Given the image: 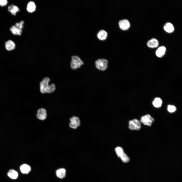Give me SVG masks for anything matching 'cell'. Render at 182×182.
I'll return each instance as SVG.
<instances>
[{
    "label": "cell",
    "mask_w": 182,
    "mask_h": 182,
    "mask_svg": "<svg viewBox=\"0 0 182 182\" xmlns=\"http://www.w3.org/2000/svg\"><path fill=\"white\" fill-rule=\"evenodd\" d=\"M57 177L60 178H63L65 176L66 170L64 168L59 169L56 171Z\"/></svg>",
    "instance_id": "20"
},
{
    "label": "cell",
    "mask_w": 182,
    "mask_h": 182,
    "mask_svg": "<svg viewBox=\"0 0 182 182\" xmlns=\"http://www.w3.org/2000/svg\"><path fill=\"white\" fill-rule=\"evenodd\" d=\"M154 121V119L148 114L142 116L140 119L141 122L144 125L149 126L152 125Z\"/></svg>",
    "instance_id": "7"
},
{
    "label": "cell",
    "mask_w": 182,
    "mask_h": 182,
    "mask_svg": "<svg viewBox=\"0 0 182 182\" xmlns=\"http://www.w3.org/2000/svg\"><path fill=\"white\" fill-rule=\"evenodd\" d=\"M141 127L140 121L137 119H133L129 122L128 128L131 130H138L140 129Z\"/></svg>",
    "instance_id": "6"
},
{
    "label": "cell",
    "mask_w": 182,
    "mask_h": 182,
    "mask_svg": "<svg viewBox=\"0 0 182 182\" xmlns=\"http://www.w3.org/2000/svg\"><path fill=\"white\" fill-rule=\"evenodd\" d=\"M162 104V100L159 97L155 98L152 102V104L153 106L156 108H158L161 107Z\"/></svg>",
    "instance_id": "18"
},
{
    "label": "cell",
    "mask_w": 182,
    "mask_h": 182,
    "mask_svg": "<svg viewBox=\"0 0 182 182\" xmlns=\"http://www.w3.org/2000/svg\"><path fill=\"white\" fill-rule=\"evenodd\" d=\"M115 150L118 157L121 158L123 162L127 163L129 161V158L124 153L122 147L118 146L115 148Z\"/></svg>",
    "instance_id": "3"
},
{
    "label": "cell",
    "mask_w": 182,
    "mask_h": 182,
    "mask_svg": "<svg viewBox=\"0 0 182 182\" xmlns=\"http://www.w3.org/2000/svg\"><path fill=\"white\" fill-rule=\"evenodd\" d=\"M164 30L169 33L172 32L174 30V28L173 25L170 22H167L164 27Z\"/></svg>",
    "instance_id": "17"
},
{
    "label": "cell",
    "mask_w": 182,
    "mask_h": 182,
    "mask_svg": "<svg viewBox=\"0 0 182 182\" xmlns=\"http://www.w3.org/2000/svg\"><path fill=\"white\" fill-rule=\"evenodd\" d=\"M55 89V86L54 84H52L50 85L49 87L48 93H51L54 92Z\"/></svg>",
    "instance_id": "23"
},
{
    "label": "cell",
    "mask_w": 182,
    "mask_h": 182,
    "mask_svg": "<svg viewBox=\"0 0 182 182\" xmlns=\"http://www.w3.org/2000/svg\"><path fill=\"white\" fill-rule=\"evenodd\" d=\"M8 3L7 0H0V6L4 7L6 6Z\"/></svg>",
    "instance_id": "24"
},
{
    "label": "cell",
    "mask_w": 182,
    "mask_h": 182,
    "mask_svg": "<svg viewBox=\"0 0 182 182\" xmlns=\"http://www.w3.org/2000/svg\"><path fill=\"white\" fill-rule=\"evenodd\" d=\"M83 64V61L78 56L74 55L72 56L71 67L73 70H75L80 67Z\"/></svg>",
    "instance_id": "2"
},
{
    "label": "cell",
    "mask_w": 182,
    "mask_h": 182,
    "mask_svg": "<svg viewBox=\"0 0 182 182\" xmlns=\"http://www.w3.org/2000/svg\"><path fill=\"white\" fill-rule=\"evenodd\" d=\"M7 175L10 178L15 179L18 177V174L17 172L14 170H11L8 172Z\"/></svg>",
    "instance_id": "21"
},
{
    "label": "cell",
    "mask_w": 182,
    "mask_h": 182,
    "mask_svg": "<svg viewBox=\"0 0 182 182\" xmlns=\"http://www.w3.org/2000/svg\"><path fill=\"white\" fill-rule=\"evenodd\" d=\"M8 10L14 16H16L17 13L20 11L18 7L16 5H11L9 6L8 7Z\"/></svg>",
    "instance_id": "12"
},
{
    "label": "cell",
    "mask_w": 182,
    "mask_h": 182,
    "mask_svg": "<svg viewBox=\"0 0 182 182\" xmlns=\"http://www.w3.org/2000/svg\"><path fill=\"white\" fill-rule=\"evenodd\" d=\"M50 81V79L49 78L45 77L40 82V89L41 93H48L50 86L49 84Z\"/></svg>",
    "instance_id": "5"
},
{
    "label": "cell",
    "mask_w": 182,
    "mask_h": 182,
    "mask_svg": "<svg viewBox=\"0 0 182 182\" xmlns=\"http://www.w3.org/2000/svg\"><path fill=\"white\" fill-rule=\"evenodd\" d=\"M147 44L150 48H155L158 46L159 42L157 39L153 38L148 41L147 42Z\"/></svg>",
    "instance_id": "16"
},
{
    "label": "cell",
    "mask_w": 182,
    "mask_h": 182,
    "mask_svg": "<svg viewBox=\"0 0 182 182\" xmlns=\"http://www.w3.org/2000/svg\"><path fill=\"white\" fill-rule=\"evenodd\" d=\"M36 115L38 119L44 120L46 119L47 117L46 110L43 108H39L37 110Z\"/></svg>",
    "instance_id": "9"
},
{
    "label": "cell",
    "mask_w": 182,
    "mask_h": 182,
    "mask_svg": "<svg viewBox=\"0 0 182 182\" xmlns=\"http://www.w3.org/2000/svg\"><path fill=\"white\" fill-rule=\"evenodd\" d=\"M24 24V22L23 20L16 22L10 28V31L14 35L20 36L22 33Z\"/></svg>",
    "instance_id": "1"
},
{
    "label": "cell",
    "mask_w": 182,
    "mask_h": 182,
    "mask_svg": "<svg viewBox=\"0 0 182 182\" xmlns=\"http://www.w3.org/2000/svg\"><path fill=\"white\" fill-rule=\"evenodd\" d=\"M20 169L21 172L24 174L28 173L31 170V167L28 165L24 164L20 167Z\"/></svg>",
    "instance_id": "19"
},
{
    "label": "cell",
    "mask_w": 182,
    "mask_h": 182,
    "mask_svg": "<svg viewBox=\"0 0 182 182\" xmlns=\"http://www.w3.org/2000/svg\"><path fill=\"white\" fill-rule=\"evenodd\" d=\"M108 35L107 32L103 29L100 30L97 34V37L100 40H104L107 38Z\"/></svg>",
    "instance_id": "13"
},
{
    "label": "cell",
    "mask_w": 182,
    "mask_h": 182,
    "mask_svg": "<svg viewBox=\"0 0 182 182\" xmlns=\"http://www.w3.org/2000/svg\"><path fill=\"white\" fill-rule=\"evenodd\" d=\"M70 122L69 124L70 127L74 129L77 128L80 125V123L79 118L75 116H73L70 119Z\"/></svg>",
    "instance_id": "8"
},
{
    "label": "cell",
    "mask_w": 182,
    "mask_h": 182,
    "mask_svg": "<svg viewBox=\"0 0 182 182\" xmlns=\"http://www.w3.org/2000/svg\"><path fill=\"white\" fill-rule=\"evenodd\" d=\"M108 61L104 59H99L95 62L96 67L102 71L105 70L107 67Z\"/></svg>",
    "instance_id": "4"
},
{
    "label": "cell",
    "mask_w": 182,
    "mask_h": 182,
    "mask_svg": "<svg viewBox=\"0 0 182 182\" xmlns=\"http://www.w3.org/2000/svg\"><path fill=\"white\" fill-rule=\"evenodd\" d=\"M176 107L173 105H169L167 106V110L169 112H174L176 111Z\"/></svg>",
    "instance_id": "22"
},
{
    "label": "cell",
    "mask_w": 182,
    "mask_h": 182,
    "mask_svg": "<svg viewBox=\"0 0 182 182\" xmlns=\"http://www.w3.org/2000/svg\"><path fill=\"white\" fill-rule=\"evenodd\" d=\"M166 51V47L164 46H161L159 47L156 50L155 54L157 57H162L165 55Z\"/></svg>",
    "instance_id": "14"
},
{
    "label": "cell",
    "mask_w": 182,
    "mask_h": 182,
    "mask_svg": "<svg viewBox=\"0 0 182 182\" xmlns=\"http://www.w3.org/2000/svg\"><path fill=\"white\" fill-rule=\"evenodd\" d=\"M36 8V6L35 3L33 1L29 2L27 5V10L29 12L32 13L34 12Z\"/></svg>",
    "instance_id": "15"
},
{
    "label": "cell",
    "mask_w": 182,
    "mask_h": 182,
    "mask_svg": "<svg viewBox=\"0 0 182 182\" xmlns=\"http://www.w3.org/2000/svg\"><path fill=\"white\" fill-rule=\"evenodd\" d=\"M16 47L15 43L11 40H9L5 43V47L7 51H10L14 49Z\"/></svg>",
    "instance_id": "11"
},
{
    "label": "cell",
    "mask_w": 182,
    "mask_h": 182,
    "mask_svg": "<svg viewBox=\"0 0 182 182\" xmlns=\"http://www.w3.org/2000/svg\"><path fill=\"white\" fill-rule=\"evenodd\" d=\"M119 25L120 28L124 30H128L130 26L129 21L125 19L120 20L119 22Z\"/></svg>",
    "instance_id": "10"
}]
</instances>
